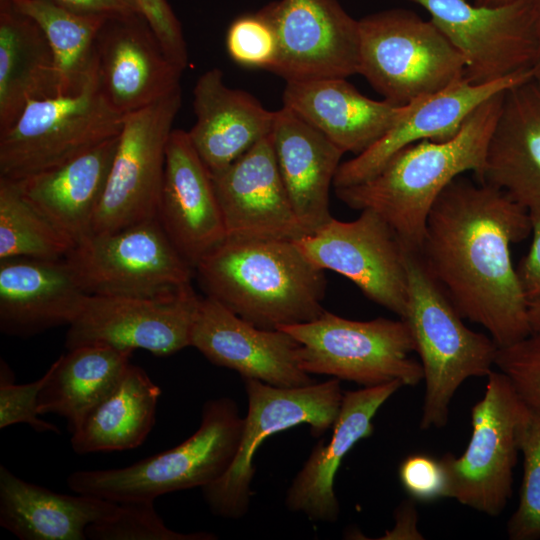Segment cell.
Wrapping results in <instances>:
<instances>
[{
  "instance_id": "13",
  "label": "cell",
  "mask_w": 540,
  "mask_h": 540,
  "mask_svg": "<svg viewBox=\"0 0 540 540\" xmlns=\"http://www.w3.org/2000/svg\"><path fill=\"white\" fill-rule=\"evenodd\" d=\"M201 298L191 284L157 297L88 295L68 326L65 346L104 345L171 355L190 346Z\"/></svg>"
},
{
  "instance_id": "22",
  "label": "cell",
  "mask_w": 540,
  "mask_h": 540,
  "mask_svg": "<svg viewBox=\"0 0 540 540\" xmlns=\"http://www.w3.org/2000/svg\"><path fill=\"white\" fill-rule=\"evenodd\" d=\"M89 294L66 258L0 260V330L28 338L70 325Z\"/></svg>"
},
{
  "instance_id": "40",
  "label": "cell",
  "mask_w": 540,
  "mask_h": 540,
  "mask_svg": "<svg viewBox=\"0 0 540 540\" xmlns=\"http://www.w3.org/2000/svg\"><path fill=\"white\" fill-rule=\"evenodd\" d=\"M406 493L421 502L449 498V480L441 460L424 453L407 456L398 469Z\"/></svg>"
},
{
  "instance_id": "27",
  "label": "cell",
  "mask_w": 540,
  "mask_h": 540,
  "mask_svg": "<svg viewBox=\"0 0 540 540\" xmlns=\"http://www.w3.org/2000/svg\"><path fill=\"white\" fill-rule=\"evenodd\" d=\"M271 136L293 211L312 233L332 218L329 190L344 152L285 106L275 111Z\"/></svg>"
},
{
  "instance_id": "9",
  "label": "cell",
  "mask_w": 540,
  "mask_h": 540,
  "mask_svg": "<svg viewBox=\"0 0 540 540\" xmlns=\"http://www.w3.org/2000/svg\"><path fill=\"white\" fill-rule=\"evenodd\" d=\"M530 414L508 378L493 370L483 398L472 407V434L465 451L459 457L450 453L441 457L449 498L489 516L504 510Z\"/></svg>"
},
{
  "instance_id": "3",
  "label": "cell",
  "mask_w": 540,
  "mask_h": 540,
  "mask_svg": "<svg viewBox=\"0 0 540 540\" xmlns=\"http://www.w3.org/2000/svg\"><path fill=\"white\" fill-rule=\"evenodd\" d=\"M194 272L206 296L262 329L310 322L325 311V271L294 240L226 237Z\"/></svg>"
},
{
  "instance_id": "36",
  "label": "cell",
  "mask_w": 540,
  "mask_h": 540,
  "mask_svg": "<svg viewBox=\"0 0 540 540\" xmlns=\"http://www.w3.org/2000/svg\"><path fill=\"white\" fill-rule=\"evenodd\" d=\"M520 452L523 479L518 506L508 521L507 532L511 540H536L540 538V412L531 410Z\"/></svg>"
},
{
  "instance_id": "43",
  "label": "cell",
  "mask_w": 540,
  "mask_h": 540,
  "mask_svg": "<svg viewBox=\"0 0 540 540\" xmlns=\"http://www.w3.org/2000/svg\"><path fill=\"white\" fill-rule=\"evenodd\" d=\"M80 15L110 17L140 13L134 0H49Z\"/></svg>"
},
{
  "instance_id": "46",
  "label": "cell",
  "mask_w": 540,
  "mask_h": 540,
  "mask_svg": "<svg viewBox=\"0 0 540 540\" xmlns=\"http://www.w3.org/2000/svg\"><path fill=\"white\" fill-rule=\"evenodd\" d=\"M514 0H474V4L481 5V6H500L504 4H508Z\"/></svg>"
},
{
  "instance_id": "33",
  "label": "cell",
  "mask_w": 540,
  "mask_h": 540,
  "mask_svg": "<svg viewBox=\"0 0 540 540\" xmlns=\"http://www.w3.org/2000/svg\"><path fill=\"white\" fill-rule=\"evenodd\" d=\"M42 29L51 48L57 95L80 92L96 72V39L108 17L80 15L49 0H10Z\"/></svg>"
},
{
  "instance_id": "6",
  "label": "cell",
  "mask_w": 540,
  "mask_h": 540,
  "mask_svg": "<svg viewBox=\"0 0 540 540\" xmlns=\"http://www.w3.org/2000/svg\"><path fill=\"white\" fill-rule=\"evenodd\" d=\"M465 61L429 19L389 9L359 20V71L385 100L407 105L465 78Z\"/></svg>"
},
{
  "instance_id": "29",
  "label": "cell",
  "mask_w": 540,
  "mask_h": 540,
  "mask_svg": "<svg viewBox=\"0 0 540 540\" xmlns=\"http://www.w3.org/2000/svg\"><path fill=\"white\" fill-rule=\"evenodd\" d=\"M61 494L0 466V525L21 540H86L89 525L111 518L118 503Z\"/></svg>"
},
{
  "instance_id": "35",
  "label": "cell",
  "mask_w": 540,
  "mask_h": 540,
  "mask_svg": "<svg viewBox=\"0 0 540 540\" xmlns=\"http://www.w3.org/2000/svg\"><path fill=\"white\" fill-rule=\"evenodd\" d=\"M91 540H212L207 532L180 533L167 527L154 507V500H132L118 503L109 519L93 523L86 529Z\"/></svg>"
},
{
  "instance_id": "11",
  "label": "cell",
  "mask_w": 540,
  "mask_h": 540,
  "mask_svg": "<svg viewBox=\"0 0 540 540\" xmlns=\"http://www.w3.org/2000/svg\"><path fill=\"white\" fill-rule=\"evenodd\" d=\"M65 258L89 295H167L191 284L195 273L156 218L91 234Z\"/></svg>"
},
{
  "instance_id": "5",
  "label": "cell",
  "mask_w": 540,
  "mask_h": 540,
  "mask_svg": "<svg viewBox=\"0 0 540 540\" xmlns=\"http://www.w3.org/2000/svg\"><path fill=\"white\" fill-rule=\"evenodd\" d=\"M201 416L200 427L181 444L123 468L75 471L67 486L75 493L120 503L211 484L235 458L244 417L227 397L206 401Z\"/></svg>"
},
{
  "instance_id": "34",
  "label": "cell",
  "mask_w": 540,
  "mask_h": 540,
  "mask_svg": "<svg viewBox=\"0 0 540 540\" xmlns=\"http://www.w3.org/2000/svg\"><path fill=\"white\" fill-rule=\"evenodd\" d=\"M73 244L23 194L19 183L0 177V260L63 259Z\"/></svg>"
},
{
  "instance_id": "1",
  "label": "cell",
  "mask_w": 540,
  "mask_h": 540,
  "mask_svg": "<svg viewBox=\"0 0 540 540\" xmlns=\"http://www.w3.org/2000/svg\"><path fill=\"white\" fill-rule=\"evenodd\" d=\"M531 234L529 211L503 190L453 180L431 208L418 250L429 273L465 319L498 347L532 332L510 247Z\"/></svg>"
},
{
  "instance_id": "25",
  "label": "cell",
  "mask_w": 540,
  "mask_h": 540,
  "mask_svg": "<svg viewBox=\"0 0 540 540\" xmlns=\"http://www.w3.org/2000/svg\"><path fill=\"white\" fill-rule=\"evenodd\" d=\"M196 121L190 141L210 174L227 168L272 132L275 112L225 85L220 69L203 73L193 89Z\"/></svg>"
},
{
  "instance_id": "26",
  "label": "cell",
  "mask_w": 540,
  "mask_h": 540,
  "mask_svg": "<svg viewBox=\"0 0 540 540\" xmlns=\"http://www.w3.org/2000/svg\"><path fill=\"white\" fill-rule=\"evenodd\" d=\"M477 180L528 210L540 208V80L506 90Z\"/></svg>"
},
{
  "instance_id": "45",
  "label": "cell",
  "mask_w": 540,
  "mask_h": 540,
  "mask_svg": "<svg viewBox=\"0 0 540 540\" xmlns=\"http://www.w3.org/2000/svg\"><path fill=\"white\" fill-rule=\"evenodd\" d=\"M528 317L532 331L540 332V300L528 304Z\"/></svg>"
},
{
  "instance_id": "31",
  "label": "cell",
  "mask_w": 540,
  "mask_h": 540,
  "mask_svg": "<svg viewBox=\"0 0 540 540\" xmlns=\"http://www.w3.org/2000/svg\"><path fill=\"white\" fill-rule=\"evenodd\" d=\"M132 352L104 345L69 349L48 369L38 396L40 415L56 414L73 434L89 412L117 386L130 364Z\"/></svg>"
},
{
  "instance_id": "4",
  "label": "cell",
  "mask_w": 540,
  "mask_h": 540,
  "mask_svg": "<svg viewBox=\"0 0 540 540\" xmlns=\"http://www.w3.org/2000/svg\"><path fill=\"white\" fill-rule=\"evenodd\" d=\"M407 304L405 316L420 357L425 395L421 429L441 428L451 400L470 377H487L498 346L492 337L469 329L427 270L418 250L405 246Z\"/></svg>"
},
{
  "instance_id": "30",
  "label": "cell",
  "mask_w": 540,
  "mask_h": 540,
  "mask_svg": "<svg viewBox=\"0 0 540 540\" xmlns=\"http://www.w3.org/2000/svg\"><path fill=\"white\" fill-rule=\"evenodd\" d=\"M57 95L54 58L39 25L0 0V133L33 100Z\"/></svg>"
},
{
  "instance_id": "20",
  "label": "cell",
  "mask_w": 540,
  "mask_h": 540,
  "mask_svg": "<svg viewBox=\"0 0 540 540\" xmlns=\"http://www.w3.org/2000/svg\"><path fill=\"white\" fill-rule=\"evenodd\" d=\"M156 219L193 269L227 237L211 174L181 129L168 140Z\"/></svg>"
},
{
  "instance_id": "18",
  "label": "cell",
  "mask_w": 540,
  "mask_h": 540,
  "mask_svg": "<svg viewBox=\"0 0 540 540\" xmlns=\"http://www.w3.org/2000/svg\"><path fill=\"white\" fill-rule=\"evenodd\" d=\"M182 72L140 13L106 18L96 39V78L116 111L125 116L162 99L180 86Z\"/></svg>"
},
{
  "instance_id": "37",
  "label": "cell",
  "mask_w": 540,
  "mask_h": 540,
  "mask_svg": "<svg viewBox=\"0 0 540 540\" xmlns=\"http://www.w3.org/2000/svg\"><path fill=\"white\" fill-rule=\"evenodd\" d=\"M495 366L509 380L521 401L540 412V332L498 347Z\"/></svg>"
},
{
  "instance_id": "8",
  "label": "cell",
  "mask_w": 540,
  "mask_h": 540,
  "mask_svg": "<svg viewBox=\"0 0 540 540\" xmlns=\"http://www.w3.org/2000/svg\"><path fill=\"white\" fill-rule=\"evenodd\" d=\"M283 329L300 344L299 360L308 374L328 375L364 387L394 380L416 386L423 380L408 324L379 317L356 321L327 310L317 319Z\"/></svg>"
},
{
  "instance_id": "12",
  "label": "cell",
  "mask_w": 540,
  "mask_h": 540,
  "mask_svg": "<svg viewBox=\"0 0 540 540\" xmlns=\"http://www.w3.org/2000/svg\"><path fill=\"white\" fill-rule=\"evenodd\" d=\"M181 103L179 86L155 103L125 115L92 234L156 218L167 144Z\"/></svg>"
},
{
  "instance_id": "23",
  "label": "cell",
  "mask_w": 540,
  "mask_h": 540,
  "mask_svg": "<svg viewBox=\"0 0 540 540\" xmlns=\"http://www.w3.org/2000/svg\"><path fill=\"white\" fill-rule=\"evenodd\" d=\"M402 386L394 380L343 393L330 440H321L314 446L286 492L285 505L290 511L316 522L337 521L340 514L334 491L337 470L355 444L373 434L376 413Z\"/></svg>"
},
{
  "instance_id": "17",
  "label": "cell",
  "mask_w": 540,
  "mask_h": 540,
  "mask_svg": "<svg viewBox=\"0 0 540 540\" xmlns=\"http://www.w3.org/2000/svg\"><path fill=\"white\" fill-rule=\"evenodd\" d=\"M190 346L242 379L281 388L314 383L300 365V344L291 334L256 327L208 296L201 298Z\"/></svg>"
},
{
  "instance_id": "15",
  "label": "cell",
  "mask_w": 540,
  "mask_h": 540,
  "mask_svg": "<svg viewBox=\"0 0 540 540\" xmlns=\"http://www.w3.org/2000/svg\"><path fill=\"white\" fill-rule=\"evenodd\" d=\"M408 1L427 11L462 55L471 83H489L532 68L536 37L530 0L494 7L467 0Z\"/></svg>"
},
{
  "instance_id": "2",
  "label": "cell",
  "mask_w": 540,
  "mask_h": 540,
  "mask_svg": "<svg viewBox=\"0 0 540 540\" xmlns=\"http://www.w3.org/2000/svg\"><path fill=\"white\" fill-rule=\"evenodd\" d=\"M505 92L481 104L452 139L402 148L371 178L335 188L337 197L352 209L376 212L404 246L419 250L429 212L445 188L465 172L480 177Z\"/></svg>"
},
{
  "instance_id": "41",
  "label": "cell",
  "mask_w": 540,
  "mask_h": 540,
  "mask_svg": "<svg viewBox=\"0 0 540 540\" xmlns=\"http://www.w3.org/2000/svg\"><path fill=\"white\" fill-rule=\"evenodd\" d=\"M169 59L184 70L188 51L182 26L167 0H134Z\"/></svg>"
},
{
  "instance_id": "7",
  "label": "cell",
  "mask_w": 540,
  "mask_h": 540,
  "mask_svg": "<svg viewBox=\"0 0 540 540\" xmlns=\"http://www.w3.org/2000/svg\"><path fill=\"white\" fill-rule=\"evenodd\" d=\"M124 119L100 91L96 72L78 93L33 100L0 133V177L19 181L57 167L118 136Z\"/></svg>"
},
{
  "instance_id": "21",
  "label": "cell",
  "mask_w": 540,
  "mask_h": 540,
  "mask_svg": "<svg viewBox=\"0 0 540 540\" xmlns=\"http://www.w3.org/2000/svg\"><path fill=\"white\" fill-rule=\"evenodd\" d=\"M211 177L227 237L296 240L307 234L289 201L271 134Z\"/></svg>"
},
{
  "instance_id": "24",
  "label": "cell",
  "mask_w": 540,
  "mask_h": 540,
  "mask_svg": "<svg viewBox=\"0 0 540 540\" xmlns=\"http://www.w3.org/2000/svg\"><path fill=\"white\" fill-rule=\"evenodd\" d=\"M283 106L320 131L344 153L355 155L377 142L408 109V104L368 98L345 78L288 81Z\"/></svg>"
},
{
  "instance_id": "28",
  "label": "cell",
  "mask_w": 540,
  "mask_h": 540,
  "mask_svg": "<svg viewBox=\"0 0 540 540\" xmlns=\"http://www.w3.org/2000/svg\"><path fill=\"white\" fill-rule=\"evenodd\" d=\"M119 135L57 167L17 181L25 197L73 247L92 234Z\"/></svg>"
},
{
  "instance_id": "19",
  "label": "cell",
  "mask_w": 540,
  "mask_h": 540,
  "mask_svg": "<svg viewBox=\"0 0 540 540\" xmlns=\"http://www.w3.org/2000/svg\"><path fill=\"white\" fill-rule=\"evenodd\" d=\"M534 78L532 69L503 79L473 84L463 78L447 88L408 104L404 116L377 142L341 163L334 188L361 183L374 176L402 148L422 141H447L455 137L465 120L494 95Z\"/></svg>"
},
{
  "instance_id": "32",
  "label": "cell",
  "mask_w": 540,
  "mask_h": 540,
  "mask_svg": "<svg viewBox=\"0 0 540 540\" xmlns=\"http://www.w3.org/2000/svg\"><path fill=\"white\" fill-rule=\"evenodd\" d=\"M160 395L148 374L130 363L114 390L71 434L73 451L84 455L138 447L155 424Z\"/></svg>"
},
{
  "instance_id": "42",
  "label": "cell",
  "mask_w": 540,
  "mask_h": 540,
  "mask_svg": "<svg viewBox=\"0 0 540 540\" xmlns=\"http://www.w3.org/2000/svg\"><path fill=\"white\" fill-rule=\"evenodd\" d=\"M528 211L532 241L528 252L516 267V273L523 295L530 304L540 300V208Z\"/></svg>"
},
{
  "instance_id": "10",
  "label": "cell",
  "mask_w": 540,
  "mask_h": 540,
  "mask_svg": "<svg viewBox=\"0 0 540 540\" xmlns=\"http://www.w3.org/2000/svg\"><path fill=\"white\" fill-rule=\"evenodd\" d=\"M248 412L235 458L225 474L201 488L210 511L231 520L249 510L254 456L264 440L291 427L306 424L321 436L332 428L341 407L340 380L331 378L302 387H275L256 379H243Z\"/></svg>"
},
{
  "instance_id": "44",
  "label": "cell",
  "mask_w": 540,
  "mask_h": 540,
  "mask_svg": "<svg viewBox=\"0 0 540 540\" xmlns=\"http://www.w3.org/2000/svg\"><path fill=\"white\" fill-rule=\"evenodd\" d=\"M530 4L536 37V54L531 69L534 78L540 80V0H530Z\"/></svg>"
},
{
  "instance_id": "16",
  "label": "cell",
  "mask_w": 540,
  "mask_h": 540,
  "mask_svg": "<svg viewBox=\"0 0 540 540\" xmlns=\"http://www.w3.org/2000/svg\"><path fill=\"white\" fill-rule=\"evenodd\" d=\"M258 13L276 38L269 70L286 82L358 74L359 20L338 0H278Z\"/></svg>"
},
{
  "instance_id": "38",
  "label": "cell",
  "mask_w": 540,
  "mask_h": 540,
  "mask_svg": "<svg viewBox=\"0 0 540 540\" xmlns=\"http://www.w3.org/2000/svg\"><path fill=\"white\" fill-rule=\"evenodd\" d=\"M0 376L1 429L24 423L37 432L60 433L54 424L39 418L41 415L38 412V396L48 379V370L36 381L15 384L10 367L1 359Z\"/></svg>"
},
{
  "instance_id": "14",
  "label": "cell",
  "mask_w": 540,
  "mask_h": 540,
  "mask_svg": "<svg viewBox=\"0 0 540 540\" xmlns=\"http://www.w3.org/2000/svg\"><path fill=\"white\" fill-rule=\"evenodd\" d=\"M317 267L351 280L363 294L400 318L407 304L405 246L376 212L362 210L353 221L331 218L294 240Z\"/></svg>"
},
{
  "instance_id": "39",
  "label": "cell",
  "mask_w": 540,
  "mask_h": 540,
  "mask_svg": "<svg viewBox=\"0 0 540 540\" xmlns=\"http://www.w3.org/2000/svg\"><path fill=\"white\" fill-rule=\"evenodd\" d=\"M226 45L230 57L243 66L269 70L275 60V34L258 12L240 16L231 23Z\"/></svg>"
}]
</instances>
